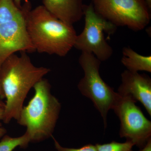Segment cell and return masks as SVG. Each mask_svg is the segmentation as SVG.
Segmentation results:
<instances>
[{
	"label": "cell",
	"mask_w": 151,
	"mask_h": 151,
	"mask_svg": "<svg viewBox=\"0 0 151 151\" xmlns=\"http://www.w3.org/2000/svg\"><path fill=\"white\" fill-rule=\"evenodd\" d=\"M4 116V108H0V121H2Z\"/></svg>",
	"instance_id": "obj_18"
},
{
	"label": "cell",
	"mask_w": 151,
	"mask_h": 151,
	"mask_svg": "<svg viewBox=\"0 0 151 151\" xmlns=\"http://www.w3.org/2000/svg\"><path fill=\"white\" fill-rule=\"evenodd\" d=\"M26 9L25 0L21 8L14 0H0V70L12 55L36 51L27 29Z\"/></svg>",
	"instance_id": "obj_4"
},
{
	"label": "cell",
	"mask_w": 151,
	"mask_h": 151,
	"mask_svg": "<svg viewBox=\"0 0 151 151\" xmlns=\"http://www.w3.org/2000/svg\"><path fill=\"white\" fill-rule=\"evenodd\" d=\"M140 151H151V139H150Z\"/></svg>",
	"instance_id": "obj_15"
},
{
	"label": "cell",
	"mask_w": 151,
	"mask_h": 151,
	"mask_svg": "<svg viewBox=\"0 0 151 151\" xmlns=\"http://www.w3.org/2000/svg\"><path fill=\"white\" fill-rule=\"evenodd\" d=\"M22 0H14L16 5L19 8H21L22 7Z\"/></svg>",
	"instance_id": "obj_17"
},
{
	"label": "cell",
	"mask_w": 151,
	"mask_h": 151,
	"mask_svg": "<svg viewBox=\"0 0 151 151\" xmlns=\"http://www.w3.org/2000/svg\"><path fill=\"white\" fill-rule=\"evenodd\" d=\"M136 103L130 97L120 95L112 110L120 120V137L141 149L151 139V122Z\"/></svg>",
	"instance_id": "obj_8"
},
{
	"label": "cell",
	"mask_w": 151,
	"mask_h": 151,
	"mask_svg": "<svg viewBox=\"0 0 151 151\" xmlns=\"http://www.w3.org/2000/svg\"><path fill=\"white\" fill-rule=\"evenodd\" d=\"M94 11L116 27H127L134 31L149 24L150 8L145 0H92Z\"/></svg>",
	"instance_id": "obj_7"
},
{
	"label": "cell",
	"mask_w": 151,
	"mask_h": 151,
	"mask_svg": "<svg viewBox=\"0 0 151 151\" xmlns=\"http://www.w3.org/2000/svg\"><path fill=\"white\" fill-rule=\"evenodd\" d=\"M30 143L29 137L25 132L23 135L17 137L5 135L0 141V151H13L18 147L25 148Z\"/></svg>",
	"instance_id": "obj_12"
},
{
	"label": "cell",
	"mask_w": 151,
	"mask_h": 151,
	"mask_svg": "<svg viewBox=\"0 0 151 151\" xmlns=\"http://www.w3.org/2000/svg\"><path fill=\"white\" fill-rule=\"evenodd\" d=\"M146 2L147 4L149 7L151 9V0H146Z\"/></svg>",
	"instance_id": "obj_20"
},
{
	"label": "cell",
	"mask_w": 151,
	"mask_h": 151,
	"mask_svg": "<svg viewBox=\"0 0 151 151\" xmlns=\"http://www.w3.org/2000/svg\"><path fill=\"white\" fill-rule=\"evenodd\" d=\"M5 107V103L4 102L0 99V108H4Z\"/></svg>",
	"instance_id": "obj_19"
},
{
	"label": "cell",
	"mask_w": 151,
	"mask_h": 151,
	"mask_svg": "<svg viewBox=\"0 0 151 151\" xmlns=\"http://www.w3.org/2000/svg\"><path fill=\"white\" fill-rule=\"evenodd\" d=\"M121 61L127 70L132 72L145 71L151 72V56H144L134 51L130 47H124Z\"/></svg>",
	"instance_id": "obj_11"
},
{
	"label": "cell",
	"mask_w": 151,
	"mask_h": 151,
	"mask_svg": "<svg viewBox=\"0 0 151 151\" xmlns=\"http://www.w3.org/2000/svg\"><path fill=\"white\" fill-rule=\"evenodd\" d=\"M26 2L27 29L35 51L60 57L67 55L74 47L77 36L73 25L60 20L43 5L32 9L30 2Z\"/></svg>",
	"instance_id": "obj_2"
},
{
	"label": "cell",
	"mask_w": 151,
	"mask_h": 151,
	"mask_svg": "<svg viewBox=\"0 0 151 151\" xmlns=\"http://www.w3.org/2000/svg\"><path fill=\"white\" fill-rule=\"evenodd\" d=\"M26 52L9 57L0 70V85L6 102L2 121L17 120L29 92L51 70L34 65Z\"/></svg>",
	"instance_id": "obj_1"
},
{
	"label": "cell",
	"mask_w": 151,
	"mask_h": 151,
	"mask_svg": "<svg viewBox=\"0 0 151 151\" xmlns=\"http://www.w3.org/2000/svg\"><path fill=\"white\" fill-rule=\"evenodd\" d=\"M33 88L34 96L23 106L17 121L26 128L25 133L30 143H39L52 137L61 105L52 94L51 85L47 79H41Z\"/></svg>",
	"instance_id": "obj_3"
},
{
	"label": "cell",
	"mask_w": 151,
	"mask_h": 151,
	"mask_svg": "<svg viewBox=\"0 0 151 151\" xmlns=\"http://www.w3.org/2000/svg\"><path fill=\"white\" fill-rule=\"evenodd\" d=\"M6 133V129L3 127L1 123L0 122V139L2 138L4 136H5Z\"/></svg>",
	"instance_id": "obj_16"
},
{
	"label": "cell",
	"mask_w": 151,
	"mask_h": 151,
	"mask_svg": "<svg viewBox=\"0 0 151 151\" xmlns=\"http://www.w3.org/2000/svg\"><path fill=\"white\" fill-rule=\"evenodd\" d=\"M122 83L118 93L123 97H129L139 101L151 116V79L146 74L124 70L121 74Z\"/></svg>",
	"instance_id": "obj_9"
},
{
	"label": "cell",
	"mask_w": 151,
	"mask_h": 151,
	"mask_svg": "<svg viewBox=\"0 0 151 151\" xmlns=\"http://www.w3.org/2000/svg\"><path fill=\"white\" fill-rule=\"evenodd\" d=\"M55 148L57 151H97L96 146L91 144L85 145L79 148L65 147L60 145L56 139L52 136Z\"/></svg>",
	"instance_id": "obj_14"
},
{
	"label": "cell",
	"mask_w": 151,
	"mask_h": 151,
	"mask_svg": "<svg viewBox=\"0 0 151 151\" xmlns=\"http://www.w3.org/2000/svg\"><path fill=\"white\" fill-rule=\"evenodd\" d=\"M97 151H132L134 145L129 141L120 143L115 141L104 144L95 145Z\"/></svg>",
	"instance_id": "obj_13"
},
{
	"label": "cell",
	"mask_w": 151,
	"mask_h": 151,
	"mask_svg": "<svg viewBox=\"0 0 151 151\" xmlns=\"http://www.w3.org/2000/svg\"><path fill=\"white\" fill-rule=\"evenodd\" d=\"M83 12L84 29L77 35L74 47L81 52L92 53L101 62L106 61L112 56L113 50L105 39V33L113 35L117 27L97 14L92 4L84 5Z\"/></svg>",
	"instance_id": "obj_6"
},
{
	"label": "cell",
	"mask_w": 151,
	"mask_h": 151,
	"mask_svg": "<svg viewBox=\"0 0 151 151\" xmlns=\"http://www.w3.org/2000/svg\"><path fill=\"white\" fill-rule=\"evenodd\" d=\"M78 62L84 72V77L78 83V90L92 101L106 128L108 112L113 109L120 94L101 77L99 72L101 62L94 55L81 52Z\"/></svg>",
	"instance_id": "obj_5"
},
{
	"label": "cell",
	"mask_w": 151,
	"mask_h": 151,
	"mask_svg": "<svg viewBox=\"0 0 151 151\" xmlns=\"http://www.w3.org/2000/svg\"><path fill=\"white\" fill-rule=\"evenodd\" d=\"M42 2L48 12L68 24L73 25L84 16L82 0H42Z\"/></svg>",
	"instance_id": "obj_10"
}]
</instances>
